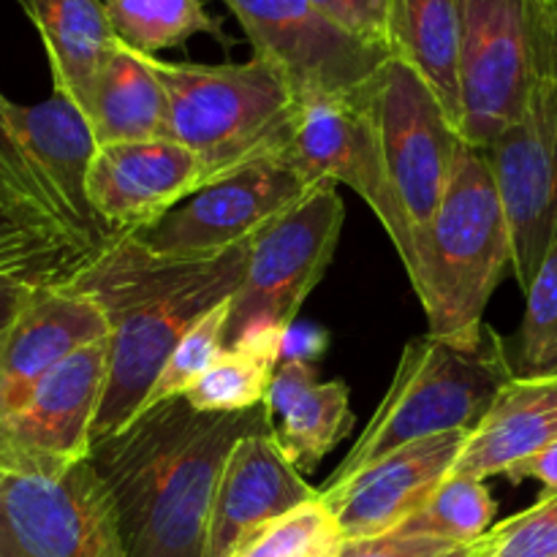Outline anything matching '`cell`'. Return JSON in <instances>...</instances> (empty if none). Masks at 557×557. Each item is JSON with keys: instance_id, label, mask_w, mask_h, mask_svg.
Returning a JSON list of instances; mask_svg holds the SVG:
<instances>
[{"instance_id": "cell-1", "label": "cell", "mask_w": 557, "mask_h": 557, "mask_svg": "<svg viewBox=\"0 0 557 557\" xmlns=\"http://www.w3.org/2000/svg\"><path fill=\"white\" fill-rule=\"evenodd\" d=\"M275 428L270 406L201 413L185 397L96 441L87 462L107 487L131 557H205L212 500L234 446Z\"/></svg>"}, {"instance_id": "cell-2", "label": "cell", "mask_w": 557, "mask_h": 557, "mask_svg": "<svg viewBox=\"0 0 557 557\" xmlns=\"http://www.w3.org/2000/svg\"><path fill=\"white\" fill-rule=\"evenodd\" d=\"M250 243L253 237L212 253L169 256L120 234L69 283L98 305L109 324V370L92 444L136 419L185 332L234 297Z\"/></svg>"}, {"instance_id": "cell-3", "label": "cell", "mask_w": 557, "mask_h": 557, "mask_svg": "<svg viewBox=\"0 0 557 557\" xmlns=\"http://www.w3.org/2000/svg\"><path fill=\"white\" fill-rule=\"evenodd\" d=\"M506 270H515V245L504 196L487 152L466 145L408 270L428 335L462 346L482 341L484 310Z\"/></svg>"}, {"instance_id": "cell-4", "label": "cell", "mask_w": 557, "mask_h": 557, "mask_svg": "<svg viewBox=\"0 0 557 557\" xmlns=\"http://www.w3.org/2000/svg\"><path fill=\"white\" fill-rule=\"evenodd\" d=\"M517 379L509 351L493 326L482 341L449 343L413 337L364 433L324 487H341L400 446L444 433H473L487 419L500 389Z\"/></svg>"}, {"instance_id": "cell-5", "label": "cell", "mask_w": 557, "mask_h": 557, "mask_svg": "<svg viewBox=\"0 0 557 557\" xmlns=\"http://www.w3.org/2000/svg\"><path fill=\"white\" fill-rule=\"evenodd\" d=\"M169 98V136L199 161L205 185L292 147L302 101L270 63H166L147 54Z\"/></svg>"}, {"instance_id": "cell-6", "label": "cell", "mask_w": 557, "mask_h": 557, "mask_svg": "<svg viewBox=\"0 0 557 557\" xmlns=\"http://www.w3.org/2000/svg\"><path fill=\"white\" fill-rule=\"evenodd\" d=\"M343 221L346 207L337 185L324 183L256 234L248 270L228 299L226 348L253 341L286 343L305 299L330 270Z\"/></svg>"}, {"instance_id": "cell-7", "label": "cell", "mask_w": 557, "mask_h": 557, "mask_svg": "<svg viewBox=\"0 0 557 557\" xmlns=\"http://www.w3.org/2000/svg\"><path fill=\"white\" fill-rule=\"evenodd\" d=\"M364 98L373 114L386 180L411 228L417 256L419 237L428 232L449 190L466 139L435 92L397 58L386 60L364 82Z\"/></svg>"}, {"instance_id": "cell-8", "label": "cell", "mask_w": 557, "mask_h": 557, "mask_svg": "<svg viewBox=\"0 0 557 557\" xmlns=\"http://www.w3.org/2000/svg\"><path fill=\"white\" fill-rule=\"evenodd\" d=\"M319 180L292 150L259 158L174 207L156 226L134 232L145 248L169 256L212 253L256 237L267 223L313 194Z\"/></svg>"}, {"instance_id": "cell-9", "label": "cell", "mask_w": 557, "mask_h": 557, "mask_svg": "<svg viewBox=\"0 0 557 557\" xmlns=\"http://www.w3.org/2000/svg\"><path fill=\"white\" fill-rule=\"evenodd\" d=\"M109 370V337L60 362L30 397L0 422V476H65L87 460Z\"/></svg>"}, {"instance_id": "cell-10", "label": "cell", "mask_w": 557, "mask_h": 557, "mask_svg": "<svg viewBox=\"0 0 557 557\" xmlns=\"http://www.w3.org/2000/svg\"><path fill=\"white\" fill-rule=\"evenodd\" d=\"M3 98L0 92V281L69 286L98 250L14 136Z\"/></svg>"}, {"instance_id": "cell-11", "label": "cell", "mask_w": 557, "mask_h": 557, "mask_svg": "<svg viewBox=\"0 0 557 557\" xmlns=\"http://www.w3.org/2000/svg\"><path fill=\"white\" fill-rule=\"evenodd\" d=\"M0 557H131L90 462L65 476H0Z\"/></svg>"}, {"instance_id": "cell-12", "label": "cell", "mask_w": 557, "mask_h": 557, "mask_svg": "<svg viewBox=\"0 0 557 557\" xmlns=\"http://www.w3.org/2000/svg\"><path fill=\"white\" fill-rule=\"evenodd\" d=\"M223 3L243 25L253 54L270 60L292 82L299 101L354 92L392 58L332 25L310 0Z\"/></svg>"}, {"instance_id": "cell-13", "label": "cell", "mask_w": 557, "mask_h": 557, "mask_svg": "<svg viewBox=\"0 0 557 557\" xmlns=\"http://www.w3.org/2000/svg\"><path fill=\"white\" fill-rule=\"evenodd\" d=\"M460 3V134L490 152L520 120L528 92V0Z\"/></svg>"}, {"instance_id": "cell-14", "label": "cell", "mask_w": 557, "mask_h": 557, "mask_svg": "<svg viewBox=\"0 0 557 557\" xmlns=\"http://www.w3.org/2000/svg\"><path fill=\"white\" fill-rule=\"evenodd\" d=\"M288 150L319 183L348 185L381 221L403 267L413 261V237L386 180L364 85L346 96L302 101L297 134Z\"/></svg>"}, {"instance_id": "cell-15", "label": "cell", "mask_w": 557, "mask_h": 557, "mask_svg": "<svg viewBox=\"0 0 557 557\" xmlns=\"http://www.w3.org/2000/svg\"><path fill=\"white\" fill-rule=\"evenodd\" d=\"M201 188L199 161L174 139L98 147L87 172V199L114 237L156 226Z\"/></svg>"}, {"instance_id": "cell-16", "label": "cell", "mask_w": 557, "mask_h": 557, "mask_svg": "<svg viewBox=\"0 0 557 557\" xmlns=\"http://www.w3.org/2000/svg\"><path fill=\"white\" fill-rule=\"evenodd\" d=\"M471 433H444L400 446L341 487L319 495L343 539H370L406 525L455 471Z\"/></svg>"}, {"instance_id": "cell-17", "label": "cell", "mask_w": 557, "mask_h": 557, "mask_svg": "<svg viewBox=\"0 0 557 557\" xmlns=\"http://www.w3.org/2000/svg\"><path fill=\"white\" fill-rule=\"evenodd\" d=\"M98 305L69 286L38 288L0 348V422L79 348L107 341Z\"/></svg>"}, {"instance_id": "cell-18", "label": "cell", "mask_w": 557, "mask_h": 557, "mask_svg": "<svg viewBox=\"0 0 557 557\" xmlns=\"http://www.w3.org/2000/svg\"><path fill=\"white\" fill-rule=\"evenodd\" d=\"M319 498L286 460L272 430L245 435L228 455L207 528L205 557H228L253 528Z\"/></svg>"}, {"instance_id": "cell-19", "label": "cell", "mask_w": 557, "mask_h": 557, "mask_svg": "<svg viewBox=\"0 0 557 557\" xmlns=\"http://www.w3.org/2000/svg\"><path fill=\"white\" fill-rule=\"evenodd\" d=\"M3 114L30 161L47 177L76 226L82 228L87 243L101 253L117 237L103 226L87 199V172H90L98 141L85 112L60 92H52L47 101L33 103V107H22L3 98Z\"/></svg>"}, {"instance_id": "cell-20", "label": "cell", "mask_w": 557, "mask_h": 557, "mask_svg": "<svg viewBox=\"0 0 557 557\" xmlns=\"http://www.w3.org/2000/svg\"><path fill=\"white\" fill-rule=\"evenodd\" d=\"M267 406L272 419H281L272 428V438L302 476L313 473L354 428L348 384L319 381L315 368L305 359L277 364Z\"/></svg>"}, {"instance_id": "cell-21", "label": "cell", "mask_w": 557, "mask_h": 557, "mask_svg": "<svg viewBox=\"0 0 557 557\" xmlns=\"http://www.w3.org/2000/svg\"><path fill=\"white\" fill-rule=\"evenodd\" d=\"M557 441V373L517 375L493 411L471 433L455 471L473 479L504 476L506 468Z\"/></svg>"}, {"instance_id": "cell-22", "label": "cell", "mask_w": 557, "mask_h": 557, "mask_svg": "<svg viewBox=\"0 0 557 557\" xmlns=\"http://www.w3.org/2000/svg\"><path fill=\"white\" fill-rule=\"evenodd\" d=\"M47 52L52 92H60L85 112L92 90L117 49L103 0H16Z\"/></svg>"}, {"instance_id": "cell-23", "label": "cell", "mask_w": 557, "mask_h": 557, "mask_svg": "<svg viewBox=\"0 0 557 557\" xmlns=\"http://www.w3.org/2000/svg\"><path fill=\"white\" fill-rule=\"evenodd\" d=\"M87 123L98 147L125 141L172 139L169 98L147 54L123 41L103 65L87 107Z\"/></svg>"}, {"instance_id": "cell-24", "label": "cell", "mask_w": 557, "mask_h": 557, "mask_svg": "<svg viewBox=\"0 0 557 557\" xmlns=\"http://www.w3.org/2000/svg\"><path fill=\"white\" fill-rule=\"evenodd\" d=\"M389 54L435 92L460 128V3L392 0Z\"/></svg>"}, {"instance_id": "cell-25", "label": "cell", "mask_w": 557, "mask_h": 557, "mask_svg": "<svg viewBox=\"0 0 557 557\" xmlns=\"http://www.w3.org/2000/svg\"><path fill=\"white\" fill-rule=\"evenodd\" d=\"M109 25L125 47L141 54L183 47L194 36H212L232 47L221 20L210 16L201 0H103Z\"/></svg>"}, {"instance_id": "cell-26", "label": "cell", "mask_w": 557, "mask_h": 557, "mask_svg": "<svg viewBox=\"0 0 557 557\" xmlns=\"http://www.w3.org/2000/svg\"><path fill=\"white\" fill-rule=\"evenodd\" d=\"M281 343H239L226 348L188 389L185 400L201 413H237L264 406L281 364Z\"/></svg>"}, {"instance_id": "cell-27", "label": "cell", "mask_w": 557, "mask_h": 557, "mask_svg": "<svg viewBox=\"0 0 557 557\" xmlns=\"http://www.w3.org/2000/svg\"><path fill=\"white\" fill-rule=\"evenodd\" d=\"M495 522V500L482 479L451 471L433 498L397 531L441 539L455 544H476Z\"/></svg>"}, {"instance_id": "cell-28", "label": "cell", "mask_w": 557, "mask_h": 557, "mask_svg": "<svg viewBox=\"0 0 557 557\" xmlns=\"http://www.w3.org/2000/svg\"><path fill=\"white\" fill-rule=\"evenodd\" d=\"M337 542H343V533L332 509L319 495L253 528L228 557H315Z\"/></svg>"}, {"instance_id": "cell-29", "label": "cell", "mask_w": 557, "mask_h": 557, "mask_svg": "<svg viewBox=\"0 0 557 557\" xmlns=\"http://www.w3.org/2000/svg\"><path fill=\"white\" fill-rule=\"evenodd\" d=\"M228 310H232L228 302L218 305V308H212L205 319H199L188 332H185V337L177 343V348L169 354L166 364H163V370L158 373L156 384L147 392L145 403H141V411H150V408L161 406V403L188 395L190 386H194L196 381L212 368V362L226 351ZM139 413H136V417H139Z\"/></svg>"}, {"instance_id": "cell-30", "label": "cell", "mask_w": 557, "mask_h": 557, "mask_svg": "<svg viewBox=\"0 0 557 557\" xmlns=\"http://www.w3.org/2000/svg\"><path fill=\"white\" fill-rule=\"evenodd\" d=\"M525 297L517 375H553L557 373V228Z\"/></svg>"}, {"instance_id": "cell-31", "label": "cell", "mask_w": 557, "mask_h": 557, "mask_svg": "<svg viewBox=\"0 0 557 557\" xmlns=\"http://www.w3.org/2000/svg\"><path fill=\"white\" fill-rule=\"evenodd\" d=\"M479 557H557V490L490 528L479 539Z\"/></svg>"}, {"instance_id": "cell-32", "label": "cell", "mask_w": 557, "mask_h": 557, "mask_svg": "<svg viewBox=\"0 0 557 557\" xmlns=\"http://www.w3.org/2000/svg\"><path fill=\"white\" fill-rule=\"evenodd\" d=\"M337 557H479V542L455 544L441 542V539L389 531L370 539H343Z\"/></svg>"}, {"instance_id": "cell-33", "label": "cell", "mask_w": 557, "mask_h": 557, "mask_svg": "<svg viewBox=\"0 0 557 557\" xmlns=\"http://www.w3.org/2000/svg\"><path fill=\"white\" fill-rule=\"evenodd\" d=\"M310 3L351 38L389 52L392 0H310Z\"/></svg>"}, {"instance_id": "cell-34", "label": "cell", "mask_w": 557, "mask_h": 557, "mask_svg": "<svg viewBox=\"0 0 557 557\" xmlns=\"http://www.w3.org/2000/svg\"><path fill=\"white\" fill-rule=\"evenodd\" d=\"M504 479H509L511 484H520L533 479V482L544 484V493H555L557 490V441L549 444L547 449L536 451V455L525 457V460L515 462L511 468H506Z\"/></svg>"}, {"instance_id": "cell-35", "label": "cell", "mask_w": 557, "mask_h": 557, "mask_svg": "<svg viewBox=\"0 0 557 557\" xmlns=\"http://www.w3.org/2000/svg\"><path fill=\"white\" fill-rule=\"evenodd\" d=\"M36 292L38 288L22 286V283L0 281V348H3L11 326L16 324V319H20V313L25 310V305L30 302V297Z\"/></svg>"}, {"instance_id": "cell-36", "label": "cell", "mask_w": 557, "mask_h": 557, "mask_svg": "<svg viewBox=\"0 0 557 557\" xmlns=\"http://www.w3.org/2000/svg\"><path fill=\"white\" fill-rule=\"evenodd\" d=\"M341 544H343V542H337V544H332V547L321 549V553L315 555V557H337V549H341Z\"/></svg>"}]
</instances>
